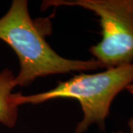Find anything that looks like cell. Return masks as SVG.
<instances>
[{"label":"cell","instance_id":"6da1fadb","mask_svg":"<svg viewBox=\"0 0 133 133\" xmlns=\"http://www.w3.org/2000/svg\"><path fill=\"white\" fill-rule=\"evenodd\" d=\"M30 16L28 1L14 0L0 19V39L16 53L20 70L16 86L27 87L38 77L102 68L95 58L71 60L59 56L45 40L49 30Z\"/></svg>","mask_w":133,"mask_h":133},{"label":"cell","instance_id":"5b68a950","mask_svg":"<svg viewBox=\"0 0 133 133\" xmlns=\"http://www.w3.org/2000/svg\"><path fill=\"white\" fill-rule=\"evenodd\" d=\"M128 125L130 129V132L133 133V115L130 118V119L128 121ZM113 133H127L124 132H113Z\"/></svg>","mask_w":133,"mask_h":133},{"label":"cell","instance_id":"277c9868","mask_svg":"<svg viewBox=\"0 0 133 133\" xmlns=\"http://www.w3.org/2000/svg\"><path fill=\"white\" fill-rule=\"evenodd\" d=\"M15 77L8 68L0 72V123L9 128L14 127L18 118L17 98L20 92H13L16 87Z\"/></svg>","mask_w":133,"mask_h":133},{"label":"cell","instance_id":"3957f363","mask_svg":"<svg viewBox=\"0 0 133 133\" xmlns=\"http://www.w3.org/2000/svg\"><path fill=\"white\" fill-rule=\"evenodd\" d=\"M52 6H78L99 16L102 38L90 52L102 68L132 64L133 0H47L41 9Z\"/></svg>","mask_w":133,"mask_h":133},{"label":"cell","instance_id":"7a4b0ae2","mask_svg":"<svg viewBox=\"0 0 133 133\" xmlns=\"http://www.w3.org/2000/svg\"><path fill=\"white\" fill-rule=\"evenodd\" d=\"M133 83V63L107 69L95 74L74 76L66 81L58 82L51 90L17 98L18 104H38L55 98H73L78 101L83 111V119L76 133H84L92 124L104 129L105 120L115 96Z\"/></svg>","mask_w":133,"mask_h":133},{"label":"cell","instance_id":"8992f818","mask_svg":"<svg viewBox=\"0 0 133 133\" xmlns=\"http://www.w3.org/2000/svg\"><path fill=\"white\" fill-rule=\"evenodd\" d=\"M127 90L131 94H132L133 95V83H132L131 84H129V85L127 87Z\"/></svg>","mask_w":133,"mask_h":133}]
</instances>
